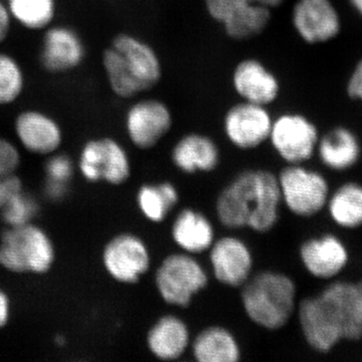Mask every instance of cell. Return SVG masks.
I'll list each match as a JSON object with an SVG mask.
<instances>
[{"label": "cell", "instance_id": "6da1fadb", "mask_svg": "<svg viewBox=\"0 0 362 362\" xmlns=\"http://www.w3.org/2000/svg\"><path fill=\"white\" fill-rule=\"evenodd\" d=\"M282 204L277 175L267 169H247L221 190L216 213L228 230L266 233L277 225Z\"/></svg>", "mask_w": 362, "mask_h": 362}, {"label": "cell", "instance_id": "7a4b0ae2", "mask_svg": "<svg viewBox=\"0 0 362 362\" xmlns=\"http://www.w3.org/2000/svg\"><path fill=\"white\" fill-rule=\"evenodd\" d=\"M100 61L109 89L121 100L135 99L153 89L163 74L156 49L134 33H116Z\"/></svg>", "mask_w": 362, "mask_h": 362}, {"label": "cell", "instance_id": "3957f363", "mask_svg": "<svg viewBox=\"0 0 362 362\" xmlns=\"http://www.w3.org/2000/svg\"><path fill=\"white\" fill-rule=\"evenodd\" d=\"M240 301L247 318L263 329H283L296 313L297 286L282 272L259 271L242 286Z\"/></svg>", "mask_w": 362, "mask_h": 362}, {"label": "cell", "instance_id": "277c9868", "mask_svg": "<svg viewBox=\"0 0 362 362\" xmlns=\"http://www.w3.org/2000/svg\"><path fill=\"white\" fill-rule=\"evenodd\" d=\"M54 259V249L45 230L32 223L9 228L0 243V265L13 273H45Z\"/></svg>", "mask_w": 362, "mask_h": 362}, {"label": "cell", "instance_id": "5b68a950", "mask_svg": "<svg viewBox=\"0 0 362 362\" xmlns=\"http://www.w3.org/2000/svg\"><path fill=\"white\" fill-rule=\"evenodd\" d=\"M154 283L166 304L187 308L194 298L207 287L209 276L194 255L173 252L159 264Z\"/></svg>", "mask_w": 362, "mask_h": 362}, {"label": "cell", "instance_id": "8992f818", "mask_svg": "<svg viewBox=\"0 0 362 362\" xmlns=\"http://www.w3.org/2000/svg\"><path fill=\"white\" fill-rule=\"evenodd\" d=\"M40 35L37 65L47 75H70L85 65L87 42L75 26L57 21Z\"/></svg>", "mask_w": 362, "mask_h": 362}, {"label": "cell", "instance_id": "52a82bcc", "mask_svg": "<svg viewBox=\"0 0 362 362\" xmlns=\"http://www.w3.org/2000/svg\"><path fill=\"white\" fill-rule=\"evenodd\" d=\"M277 177L282 202L294 216L310 218L325 209L331 192L322 173L303 164H287Z\"/></svg>", "mask_w": 362, "mask_h": 362}, {"label": "cell", "instance_id": "ba28073f", "mask_svg": "<svg viewBox=\"0 0 362 362\" xmlns=\"http://www.w3.org/2000/svg\"><path fill=\"white\" fill-rule=\"evenodd\" d=\"M78 168L86 180L92 182L104 180L120 185L129 180L130 157L115 138L101 136L84 143L78 156Z\"/></svg>", "mask_w": 362, "mask_h": 362}, {"label": "cell", "instance_id": "9c48e42d", "mask_svg": "<svg viewBox=\"0 0 362 362\" xmlns=\"http://www.w3.org/2000/svg\"><path fill=\"white\" fill-rule=\"evenodd\" d=\"M319 133L315 124L295 112L274 119L268 141L287 164H304L316 153Z\"/></svg>", "mask_w": 362, "mask_h": 362}, {"label": "cell", "instance_id": "30bf717a", "mask_svg": "<svg viewBox=\"0 0 362 362\" xmlns=\"http://www.w3.org/2000/svg\"><path fill=\"white\" fill-rule=\"evenodd\" d=\"M124 126L133 146L152 149L170 132L173 111L165 102L156 98H139L125 111Z\"/></svg>", "mask_w": 362, "mask_h": 362}, {"label": "cell", "instance_id": "8fae6325", "mask_svg": "<svg viewBox=\"0 0 362 362\" xmlns=\"http://www.w3.org/2000/svg\"><path fill=\"white\" fill-rule=\"evenodd\" d=\"M296 313L305 342L314 351L329 354L344 340L337 313L320 292L300 300Z\"/></svg>", "mask_w": 362, "mask_h": 362}, {"label": "cell", "instance_id": "7c38bea8", "mask_svg": "<svg viewBox=\"0 0 362 362\" xmlns=\"http://www.w3.org/2000/svg\"><path fill=\"white\" fill-rule=\"evenodd\" d=\"M13 129L18 144L35 156H52L64 142V130L58 119L37 107L18 111L13 118Z\"/></svg>", "mask_w": 362, "mask_h": 362}, {"label": "cell", "instance_id": "4fadbf2b", "mask_svg": "<svg viewBox=\"0 0 362 362\" xmlns=\"http://www.w3.org/2000/svg\"><path fill=\"white\" fill-rule=\"evenodd\" d=\"M102 259L107 273L123 284L139 282L151 267V255L146 243L129 233H120L109 240Z\"/></svg>", "mask_w": 362, "mask_h": 362}, {"label": "cell", "instance_id": "5bb4252c", "mask_svg": "<svg viewBox=\"0 0 362 362\" xmlns=\"http://www.w3.org/2000/svg\"><path fill=\"white\" fill-rule=\"evenodd\" d=\"M273 120L268 107L240 100L226 110L223 129L233 146L252 150L268 141Z\"/></svg>", "mask_w": 362, "mask_h": 362}, {"label": "cell", "instance_id": "9a60e30c", "mask_svg": "<svg viewBox=\"0 0 362 362\" xmlns=\"http://www.w3.org/2000/svg\"><path fill=\"white\" fill-rule=\"evenodd\" d=\"M299 258L309 275L330 282L347 268L350 256L345 243L328 233L305 240L300 246Z\"/></svg>", "mask_w": 362, "mask_h": 362}, {"label": "cell", "instance_id": "2e32d148", "mask_svg": "<svg viewBox=\"0 0 362 362\" xmlns=\"http://www.w3.org/2000/svg\"><path fill=\"white\" fill-rule=\"evenodd\" d=\"M209 252L214 277L221 284L240 288L251 277L254 257L245 240L225 235L214 240Z\"/></svg>", "mask_w": 362, "mask_h": 362}, {"label": "cell", "instance_id": "e0dca14e", "mask_svg": "<svg viewBox=\"0 0 362 362\" xmlns=\"http://www.w3.org/2000/svg\"><path fill=\"white\" fill-rule=\"evenodd\" d=\"M232 85L242 101L269 107L281 94V83L276 74L258 59L247 58L235 65Z\"/></svg>", "mask_w": 362, "mask_h": 362}, {"label": "cell", "instance_id": "ac0fdd59", "mask_svg": "<svg viewBox=\"0 0 362 362\" xmlns=\"http://www.w3.org/2000/svg\"><path fill=\"white\" fill-rule=\"evenodd\" d=\"M292 23L298 35L310 45L328 42L340 30L339 16L330 0H297Z\"/></svg>", "mask_w": 362, "mask_h": 362}, {"label": "cell", "instance_id": "d6986e66", "mask_svg": "<svg viewBox=\"0 0 362 362\" xmlns=\"http://www.w3.org/2000/svg\"><path fill=\"white\" fill-rule=\"evenodd\" d=\"M171 160L176 168L187 175L211 173L221 162V150L211 136L187 133L171 150Z\"/></svg>", "mask_w": 362, "mask_h": 362}, {"label": "cell", "instance_id": "ffe728a7", "mask_svg": "<svg viewBox=\"0 0 362 362\" xmlns=\"http://www.w3.org/2000/svg\"><path fill=\"white\" fill-rule=\"evenodd\" d=\"M192 343L187 324L176 315L159 317L147 332L146 344L150 354L159 361L180 359Z\"/></svg>", "mask_w": 362, "mask_h": 362}, {"label": "cell", "instance_id": "44dd1931", "mask_svg": "<svg viewBox=\"0 0 362 362\" xmlns=\"http://www.w3.org/2000/svg\"><path fill=\"white\" fill-rule=\"evenodd\" d=\"M320 294L335 311L346 341L362 339V312L356 282L330 281Z\"/></svg>", "mask_w": 362, "mask_h": 362}, {"label": "cell", "instance_id": "7402d4cb", "mask_svg": "<svg viewBox=\"0 0 362 362\" xmlns=\"http://www.w3.org/2000/svg\"><path fill=\"white\" fill-rule=\"evenodd\" d=\"M171 238L181 252L190 255L206 252L213 246L216 233L206 214L194 209H183L171 226Z\"/></svg>", "mask_w": 362, "mask_h": 362}, {"label": "cell", "instance_id": "603a6c76", "mask_svg": "<svg viewBox=\"0 0 362 362\" xmlns=\"http://www.w3.org/2000/svg\"><path fill=\"white\" fill-rule=\"evenodd\" d=\"M316 153L325 168L342 173L356 165L361 158V143L351 131L337 127L319 137Z\"/></svg>", "mask_w": 362, "mask_h": 362}, {"label": "cell", "instance_id": "cb8c5ba5", "mask_svg": "<svg viewBox=\"0 0 362 362\" xmlns=\"http://www.w3.org/2000/svg\"><path fill=\"white\" fill-rule=\"evenodd\" d=\"M192 356L199 362H237L242 356L240 343L228 328L207 326L192 343Z\"/></svg>", "mask_w": 362, "mask_h": 362}, {"label": "cell", "instance_id": "d4e9b609", "mask_svg": "<svg viewBox=\"0 0 362 362\" xmlns=\"http://www.w3.org/2000/svg\"><path fill=\"white\" fill-rule=\"evenodd\" d=\"M329 218L339 228L356 230L362 228V185L346 181L330 192L326 204Z\"/></svg>", "mask_w": 362, "mask_h": 362}, {"label": "cell", "instance_id": "484cf974", "mask_svg": "<svg viewBox=\"0 0 362 362\" xmlns=\"http://www.w3.org/2000/svg\"><path fill=\"white\" fill-rule=\"evenodd\" d=\"M14 25L40 33L58 21L59 0H4Z\"/></svg>", "mask_w": 362, "mask_h": 362}, {"label": "cell", "instance_id": "4316f807", "mask_svg": "<svg viewBox=\"0 0 362 362\" xmlns=\"http://www.w3.org/2000/svg\"><path fill=\"white\" fill-rule=\"evenodd\" d=\"M136 202L140 213L146 220L160 223L180 202V192L170 181L146 183L138 189Z\"/></svg>", "mask_w": 362, "mask_h": 362}, {"label": "cell", "instance_id": "83f0119b", "mask_svg": "<svg viewBox=\"0 0 362 362\" xmlns=\"http://www.w3.org/2000/svg\"><path fill=\"white\" fill-rule=\"evenodd\" d=\"M272 21V9L247 1L223 23V30L233 40H249L265 33Z\"/></svg>", "mask_w": 362, "mask_h": 362}, {"label": "cell", "instance_id": "f1b7e54d", "mask_svg": "<svg viewBox=\"0 0 362 362\" xmlns=\"http://www.w3.org/2000/svg\"><path fill=\"white\" fill-rule=\"evenodd\" d=\"M25 66L13 52L0 47V109L20 103L28 90Z\"/></svg>", "mask_w": 362, "mask_h": 362}, {"label": "cell", "instance_id": "f546056e", "mask_svg": "<svg viewBox=\"0 0 362 362\" xmlns=\"http://www.w3.org/2000/svg\"><path fill=\"white\" fill-rule=\"evenodd\" d=\"M37 209L35 202L28 195L23 194L21 189L9 197L1 211L7 225L11 228H16L30 223Z\"/></svg>", "mask_w": 362, "mask_h": 362}, {"label": "cell", "instance_id": "4dcf8cb0", "mask_svg": "<svg viewBox=\"0 0 362 362\" xmlns=\"http://www.w3.org/2000/svg\"><path fill=\"white\" fill-rule=\"evenodd\" d=\"M21 161L20 149L8 138L0 136V177L13 175Z\"/></svg>", "mask_w": 362, "mask_h": 362}, {"label": "cell", "instance_id": "1f68e13d", "mask_svg": "<svg viewBox=\"0 0 362 362\" xmlns=\"http://www.w3.org/2000/svg\"><path fill=\"white\" fill-rule=\"evenodd\" d=\"M45 173L49 180L56 182L66 183L74 173V164L70 157L66 154L56 153L49 156V160L45 164Z\"/></svg>", "mask_w": 362, "mask_h": 362}, {"label": "cell", "instance_id": "d6a6232c", "mask_svg": "<svg viewBox=\"0 0 362 362\" xmlns=\"http://www.w3.org/2000/svg\"><path fill=\"white\" fill-rule=\"evenodd\" d=\"M247 1L250 0H204L209 16L221 25Z\"/></svg>", "mask_w": 362, "mask_h": 362}, {"label": "cell", "instance_id": "836d02e7", "mask_svg": "<svg viewBox=\"0 0 362 362\" xmlns=\"http://www.w3.org/2000/svg\"><path fill=\"white\" fill-rule=\"evenodd\" d=\"M14 28L16 25L7 8L6 1L0 0V47H4V45L11 40Z\"/></svg>", "mask_w": 362, "mask_h": 362}, {"label": "cell", "instance_id": "e575fe53", "mask_svg": "<svg viewBox=\"0 0 362 362\" xmlns=\"http://www.w3.org/2000/svg\"><path fill=\"white\" fill-rule=\"evenodd\" d=\"M23 189L21 181L16 175L0 177V209L4 207L9 197Z\"/></svg>", "mask_w": 362, "mask_h": 362}, {"label": "cell", "instance_id": "d590c367", "mask_svg": "<svg viewBox=\"0 0 362 362\" xmlns=\"http://www.w3.org/2000/svg\"><path fill=\"white\" fill-rule=\"evenodd\" d=\"M350 96L362 101V61L357 65L356 70L350 78L349 84Z\"/></svg>", "mask_w": 362, "mask_h": 362}, {"label": "cell", "instance_id": "8d00e7d4", "mask_svg": "<svg viewBox=\"0 0 362 362\" xmlns=\"http://www.w3.org/2000/svg\"><path fill=\"white\" fill-rule=\"evenodd\" d=\"M11 304L8 298L0 290V328L4 327L9 319Z\"/></svg>", "mask_w": 362, "mask_h": 362}, {"label": "cell", "instance_id": "74e56055", "mask_svg": "<svg viewBox=\"0 0 362 362\" xmlns=\"http://www.w3.org/2000/svg\"><path fill=\"white\" fill-rule=\"evenodd\" d=\"M66 183L56 182V181L49 180L47 185V194L54 199H59L63 197L66 192Z\"/></svg>", "mask_w": 362, "mask_h": 362}, {"label": "cell", "instance_id": "f35d334b", "mask_svg": "<svg viewBox=\"0 0 362 362\" xmlns=\"http://www.w3.org/2000/svg\"><path fill=\"white\" fill-rule=\"evenodd\" d=\"M250 1L255 2V4H259L268 7V8L273 9L278 8L284 4L285 0H250Z\"/></svg>", "mask_w": 362, "mask_h": 362}, {"label": "cell", "instance_id": "ab89813d", "mask_svg": "<svg viewBox=\"0 0 362 362\" xmlns=\"http://www.w3.org/2000/svg\"><path fill=\"white\" fill-rule=\"evenodd\" d=\"M350 2H351L352 6H354L362 16V0H350Z\"/></svg>", "mask_w": 362, "mask_h": 362}, {"label": "cell", "instance_id": "60d3db41", "mask_svg": "<svg viewBox=\"0 0 362 362\" xmlns=\"http://www.w3.org/2000/svg\"><path fill=\"white\" fill-rule=\"evenodd\" d=\"M356 284L357 288V293H358L359 303H361V308L362 312V279L361 280L357 281Z\"/></svg>", "mask_w": 362, "mask_h": 362}]
</instances>
